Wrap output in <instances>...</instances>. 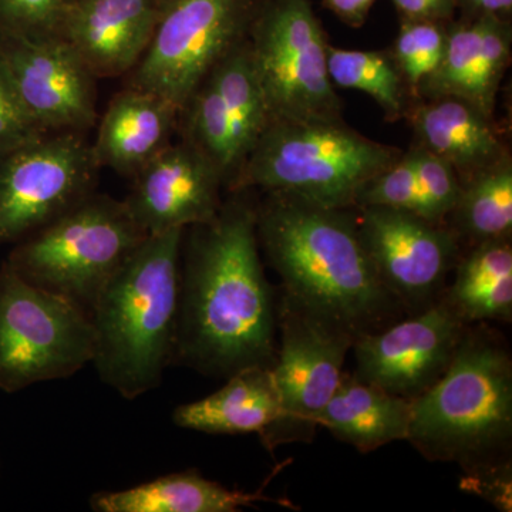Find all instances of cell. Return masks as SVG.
Returning a JSON list of instances; mask_svg holds the SVG:
<instances>
[{
	"label": "cell",
	"mask_w": 512,
	"mask_h": 512,
	"mask_svg": "<svg viewBox=\"0 0 512 512\" xmlns=\"http://www.w3.org/2000/svg\"><path fill=\"white\" fill-rule=\"evenodd\" d=\"M181 249L174 359L205 375L228 377L274 367L278 305L259 255L256 207L242 191Z\"/></svg>",
	"instance_id": "cell-1"
},
{
	"label": "cell",
	"mask_w": 512,
	"mask_h": 512,
	"mask_svg": "<svg viewBox=\"0 0 512 512\" xmlns=\"http://www.w3.org/2000/svg\"><path fill=\"white\" fill-rule=\"evenodd\" d=\"M256 232L284 295L356 339L386 328L403 311L363 248L355 208L266 192L256 207Z\"/></svg>",
	"instance_id": "cell-2"
},
{
	"label": "cell",
	"mask_w": 512,
	"mask_h": 512,
	"mask_svg": "<svg viewBox=\"0 0 512 512\" xmlns=\"http://www.w3.org/2000/svg\"><path fill=\"white\" fill-rule=\"evenodd\" d=\"M184 234L147 235L90 306L92 363L124 399L156 389L174 362Z\"/></svg>",
	"instance_id": "cell-3"
},
{
	"label": "cell",
	"mask_w": 512,
	"mask_h": 512,
	"mask_svg": "<svg viewBox=\"0 0 512 512\" xmlns=\"http://www.w3.org/2000/svg\"><path fill=\"white\" fill-rule=\"evenodd\" d=\"M468 325L444 375L412 402L407 441L466 474L511 466L512 360L483 323Z\"/></svg>",
	"instance_id": "cell-4"
},
{
	"label": "cell",
	"mask_w": 512,
	"mask_h": 512,
	"mask_svg": "<svg viewBox=\"0 0 512 512\" xmlns=\"http://www.w3.org/2000/svg\"><path fill=\"white\" fill-rule=\"evenodd\" d=\"M400 154L342 120H271L231 191L259 188L323 207L352 208L365 185Z\"/></svg>",
	"instance_id": "cell-5"
},
{
	"label": "cell",
	"mask_w": 512,
	"mask_h": 512,
	"mask_svg": "<svg viewBox=\"0 0 512 512\" xmlns=\"http://www.w3.org/2000/svg\"><path fill=\"white\" fill-rule=\"evenodd\" d=\"M146 237L124 201L92 192L16 242L5 262L30 284L89 313L97 293Z\"/></svg>",
	"instance_id": "cell-6"
},
{
	"label": "cell",
	"mask_w": 512,
	"mask_h": 512,
	"mask_svg": "<svg viewBox=\"0 0 512 512\" xmlns=\"http://www.w3.org/2000/svg\"><path fill=\"white\" fill-rule=\"evenodd\" d=\"M248 45L271 120H342L329 43L311 0H264Z\"/></svg>",
	"instance_id": "cell-7"
},
{
	"label": "cell",
	"mask_w": 512,
	"mask_h": 512,
	"mask_svg": "<svg viewBox=\"0 0 512 512\" xmlns=\"http://www.w3.org/2000/svg\"><path fill=\"white\" fill-rule=\"evenodd\" d=\"M93 326L82 306L0 266V389L66 379L92 363Z\"/></svg>",
	"instance_id": "cell-8"
},
{
	"label": "cell",
	"mask_w": 512,
	"mask_h": 512,
	"mask_svg": "<svg viewBox=\"0 0 512 512\" xmlns=\"http://www.w3.org/2000/svg\"><path fill=\"white\" fill-rule=\"evenodd\" d=\"M264 0H163L146 52L126 86L178 110L208 72L248 39Z\"/></svg>",
	"instance_id": "cell-9"
},
{
	"label": "cell",
	"mask_w": 512,
	"mask_h": 512,
	"mask_svg": "<svg viewBox=\"0 0 512 512\" xmlns=\"http://www.w3.org/2000/svg\"><path fill=\"white\" fill-rule=\"evenodd\" d=\"M278 342L272 375L279 396L278 420L261 434L268 450L295 441H311L320 413L332 399L355 336L316 315L288 296L278 305Z\"/></svg>",
	"instance_id": "cell-10"
},
{
	"label": "cell",
	"mask_w": 512,
	"mask_h": 512,
	"mask_svg": "<svg viewBox=\"0 0 512 512\" xmlns=\"http://www.w3.org/2000/svg\"><path fill=\"white\" fill-rule=\"evenodd\" d=\"M100 168L77 131L46 133L0 156V245L22 241L92 194Z\"/></svg>",
	"instance_id": "cell-11"
},
{
	"label": "cell",
	"mask_w": 512,
	"mask_h": 512,
	"mask_svg": "<svg viewBox=\"0 0 512 512\" xmlns=\"http://www.w3.org/2000/svg\"><path fill=\"white\" fill-rule=\"evenodd\" d=\"M269 121L248 39L212 67L178 111L181 140L220 170L229 190Z\"/></svg>",
	"instance_id": "cell-12"
},
{
	"label": "cell",
	"mask_w": 512,
	"mask_h": 512,
	"mask_svg": "<svg viewBox=\"0 0 512 512\" xmlns=\"http://www.w3.org/2000/svg\"><path fill=\"white\" fill-rule=\"evenodd\" d=\"M353 208L360 241L384 288L403 308L421 311L439 301L460 248L450 227L396 208Z\"/></svg>",
	"instance_id": "cell-13"
},
{
	"label": "cell",
	"mask_w": 512,
	"mask_h": 512,
	"mask_svg": "<svg viewBox=\"0 0 512 512\" xmlns=\"http://www.w3.org/2000/svg\"><path fill=\"white\" fill-rule=\"evenodd\" d=\"M0 69L43 133H86L96 123L97 79L60 37H0Z\"/></svg>",
	"instance_id": "cell-14"
},
{
	"label": "cell",
	"mask_w": 512,
	"mask_h": 512,
	"mask_svg": "<svg viewBox=\"0 0 512 512\" xmlns=\"http://www.w3.org/2000/svg\"><path fill=\"white\" fill-rule=\"evenodd\" d=\"M467 326L441 296L412 318L357 338L353 375L413 402L444 375Z\"/></svg>",
	"instance_id": "cell-15"
},
{
	"label": "cell",
	"mask_w": 512,
	"mask_h": 512,
	"mask_svg": "<svg viewBox=\"0 0 512 512\" xmlns=\"http://www.w3.org/2000/svg\"><path fill=\"white\" fill-rule=\"evenodd\" d=\"M224 177L187 141L171 143L133 177L124 204L147 235L212 220L222 205Z\"/></svg>",
	"instance_id": "cell-16"
},
{
	"label": "cell",
	"mask_w": 512,
	"mask_h": 512,
	"mask_svg": "<svg viewBox=\"0 0 512 512\" xmlns=\"http://www.w3.org/2000/svg\"><path fill=\"white\" fill-rule=\"evenodd\" d=\"M163 0H73L56 36L93 76H127L146 52Z\"/></svg>",
	"instance_id": "cell-17"
},
{
	"label": "cell",
	"mask_w": 512,
	"mask_h": 512,
	"mask_svg": "<svg viewBox=\"0 0 512 512\" xmlns=\"http://www.w3.org/2000/svg\"><path fill=\"white\" fill-rule=\"evenodd\" d=\"M511 49V20L495 16L454 18L447 23L443 60L424 84L419 100L456 97L494 117Z\"/></svg>",
	"instance_id": "cell-18"
},
{
	"label": "cell",
	"mask_w": 512,
	"mask_h": 512,
	"mask_svg": "<svg viewBox=\"0 0 512 512\" xmlns=\"http://www.w3.org/2000/svg\"><path fill=\"white\" fill-rule=\"evenodd\" d=\"M406 117L416 134L417 146L450 165L460 184L508 157L494 117L485 116L456 97L416 100Z\"/></svg>",
	"instance_id": "cell-19"
},
{
	"label": "cell",
	"mask_w": 512,
	"mask_h": 512,
	"mask_svg": "<svg viewBox=\"0 0 512 512\" xmlns=\"http://www.w3.org/2000/svg\"><path fill=\"white\" fill-rule=\"evenodd\" d=\"M178 111L163 97L124 87L110 101L92 143L100 167L133 178L173 143Z\"/></svg>",
	"instance_id": "cell-20"
},
{
	"label": "cell",
	"mask_w": 512,
	"mask_h": 512,
	"mask_svg": "<svg viewBox=\"0 0 512 512\" xmlns=\"http://www.w3.org/2000/svg\"><path fill=\"white\" fill-rule=\"evenodd\" d=\"M410 421L412 400L343 373L338 389L320 413L319 427L362 453H370L407 440Z\"/></svg>",
	"instance_id": "cell-21"
},
{
	"label": "cell",
	"mask_w": 512,
	"mask_h": 512,
	"mask_svg": "<svg viewBox=\"0 0 512 512\" xmlns=\"http://www.w3.org/2000/svg\"><path fill=\"white\" fill-rule=\"evenodd\" d=\"M279 410L272 367H249L210 396L178 406L173 421L201 433L262 434L278 420Z\"/></svg>",
	"instance_id": "cell-22"
},
{
	"label": "cell",
	"mask_w": 512,
	"mask_h": 512,
	"mask_svg": "<svg viewBox=\"0 0 512 512\" xmlns=\"http://www.w3.org/2000/svg\"><path fill=\"white\" fill-rule=\"evenodd\" d=\"M258 501L289 505L262 493L228 490L197 471H183L127 490L94 494L90 507L96 512H237Z\"/></svg>",
	"instance_id": "cell-23"
},
{
	"label": "cell",
	"mask_w": 512,
	"mask_h": 512,
	"mask_svg": "<svg viewBox=\"0 0 512 512\" xmlns=\"http://www.w3.org/2000/svg\"><path fill=\"white\" fill-rule=\"evenodd\" d=\"M456 268V278L443 299L463 322H511V239L473 245L470 254L457 261Z\"/></svg>",
	"instance_id": "cell-24"
},
{
	"label": "cell",
	"mask_w": 512,
	"mask_h": 512,
	"mask_svg": "<svg viewBox=\"0 0 512 512\" xmlns=\"http://www.w3.org/2000/svg\"><path fill=\"white\" fill-rule=\"evenodd\" d=\"M457 238L473 245L493 239H511L512 164L511 158L488 168L461 184L456 205L450 212Z\"/></svg>",
	"instance_id": "cell-25"
},
{
	"label": "cell",
	"mask_w": 512,
	"mask_h": 512,
	"mask_svg": "<svg viewBox=\"0 0 512 512\" xmlns=\"http://www.w3.org/2000/svg\"><path fill=\"white\" fill-rule=\"evenodd\" d=\"M328 70L333 86L366 93L390 120L406 116L410 96L390 52H362L329 45Z\"/></svg>",
	"instance_id": "cell-26"
},
{
	"label": "cell",
	"mask_w": 512,
	"mask_h": 512,
	"mask_svg": "<svg viewBox=\"0 0 512 512\" xmlns=\"http://www.w3.org/2000/svg\"><path fill=\"white\" fill-rule=\"evenodd\" d=\"M447 23L400 20L390 52L410 99L419 100L421 89L433 76L446 50Z\"/></svg>",
	"instance_id": "cell-27"
},
{
	"label": "cell",
	"mask_w": 512,
	"mask_h": 512,
	"mask_svg": "<svg viewBox=\"0 0 512 512\" xmlns=\"http://www.w3.org/2000/svg\"><path fill=\"white\" fill-rule=\"evenodd\" d=\"M365 205L409 211L430 221L429 208L420 187L419 177L406 153L400 154L393 164L377 174L360 191L355 207Z\"/></svg>",
	"instance_id": "cell-28"
},
{
	"label": "cell",
	"mask_w": 512,
	"mask_h": 512,
	"mask_svg": "<svg viewBox=\"0 0 512 512\" xmlns=\"http://www.w3.org/2000/svg\"><path fill=\"white\" fill-rule=\"evenodd\" d=\"M429 208L430 221L444 224L456 205L461 184L453 168L429 150L414 146L407 151Z\"/></svg>",
	"instance_id": "cell-29"
},
{
	"label": "cell",
	"mask_w": 512,
	"mask_h": 512,
	"mask_svg": "<svg viewBox=\"0 0 512 512\" xmlns=\"http://www.w3.org/2000/svg\"><path fill=\"white\" fill-rule=\"evenodd\" d=\"M73 0H0V37L56 36Z\"/></svg>",
	"instance_id": "cell-30"
},
{
	"label": "cell",
	"mask_w": 512,
	"mask_h": 512,
	"mask_svg": "<svg viewBox=\"0 0 512 512\" xmlns=\"http://www.w3.org/2000/svg\"><path fill=\"white\" fill-rule=\"evenodd\" d=\"M22 109L12 87L0 69V156L43 136Z\"/></svg>",
	"instance_id": "cell-31"
},
{
	"label": "cell",
	"mask_w": 512,
	"mask_h": 512,
	"mask_svg": "<svg viewBox=\"0 0 512 512\" xmlns=\"http://www.w3.org/2000/svg\"><path fill=\"white\" fill-rule=\"evenodd\" d=\"M463 484L470 485L471 490L487 498L495 507L503 511H511V466L483 471V473L467 474Z\"/></svg>",
	"instance_id": "cell-32"
},
{
	"label": "cell",
	"mask_w": 512,
	"mask_h": 512,
	"mask_svg": "<svg viewBox=\"0 0 512 512\" xmlns=\"http://www.w3.org/2000/svg\"><path fill=\"white\" fill-rule=\"evenodd\" d=\"M400 20L448 23L456 18V0H390Z\"/></svg>",
	"instance_id": "cell-33"
},
{
	"label": "cell",
	"mask_w": 512,
	"mask_h": 512,
	"mask_svg": "<svg viewBox=\"0 0 512 512\" xmlns=\"http://www.w3.org/2000/svg\"><path fill=\"white\" fill-rule=\"evenodd\" d=\"M323 8L332 12L350 28H360L369 18L376 0H322Z\"/></svg>",
	"instance_id": "cell-34"
},
{
	"label": "cell",
	"mask_w": 512,
	"mask_h": 512,
	"mask_svg": "<svg viewBox=\"0 0 512 512\" xmlns=\"http://www.w3.org/2000/svg\"><path fill=\"white\" fill-rule=\"evenodd\" d=\"M457 12L466 18L476 16H495L511 20L512 0H456Z\"/></svg>",
	"instance_id": "cell-35"
}]
</instances>
